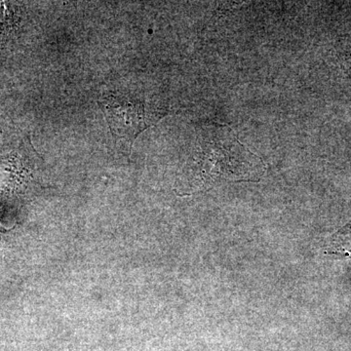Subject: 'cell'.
Here are the masks:
<instances>
[{
  "label": "cell",
  "mask_w": 351,
  "mask_h": 351,
  "mask_svg": "<svg viewBox=\"0 0 351 351\" xmlns=\"http://www.w3.org/2000/svg\"><path fill=\"white\" fill-rule=\"evenodd\" d=\"M17 6L10 2L0 1V38L15 31L19 23V14L16 11Z\"/></svg>",
  "instance_id": "obj_3"
},
{
  "label": "cell",
  "mask_w": 351,
  "mask_h": 351,
  "mask_svg": "<svg viewBox=\"0 0 351 351\" xmlns=\"http://www.w3.org/2000/svg\"><path fill=\"white\" fill-rule=\"evenodd\" d=\"M191 186L195 189H210L221 180L258 182L265 165L235 137L228 127L208 129L189 164Z\"/></svg>",
  "instance_id": "obj_1"
},
{
  "label": "cell",
  "mask_w": 351,
  "mask_h": 351,
  "mask_svg": "<svg viewBox=\"0 0 351 351\" xmlns=\"http://www.w3.org/2000/svg\"><path fill=\"white\" fill-rule=\"evenodd\" d=\"M99 104L113 135L124 138L130 145L143 131L164 117L163 112L131 96L108 95Z\"/></svg>",
  "instance_id": "obj_2"
}]
</instances>
